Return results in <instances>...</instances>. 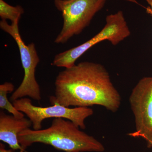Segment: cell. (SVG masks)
<instances>
[{"label": "cell", "instance_id": "6da1fadb", "mask_svg": "<svg viewBox=\"0 0 152 152\" xmlns=\"http://www.w3.org/2000/svg\"><path fill=\"white\" fill-rule=\"evenodd\" d=\"M52 105L66 107L101 106L115 113L120 108L121 98L102 65L85 61L60 72L56 78Z\"/></svg>", "mask_w": 152, "mask_h": 152}, {"label": "cell", "instance_id": "7a4b0ae2", "mask_svg": "<svg viewBox=\"0 0 152 152\" xmlns=\"http://www.w3.org/2000/svg\"><path fill=\"white\" fill-rule=\"evenodd\" d=\"M79 129L69 120L55 118L49 127L38 130H25L19 134L18 140L25 151L35 143L50 145L66 152L104 151V147L101 142Z\"/></svg>", "mask_w": 152, "mask_h": 152}, {"label": "cell", "instance_id": "3957f363", "mask_svg": "<svg viewBox=\"0 0 152 152\" xmlns=\"http://www.w3.org/2000/svg\"><path fill=\"white\" fill-rule=\"evenodd\" d=\"M19 21L8 23L6 20L0 22V28L10 35L15 41L20 52L22 66L24 71V76L18 88L10 97L12 102L28 96L35 100H40L41 90L39 85L36 80V68L40 61L39 57L36 50L35 45L31 43L26 45L22 39L19 29Z\"/></svg>", "mask_w": 152, "mask_h": 152}, {"label": "cell", "instance_id": "277c9868", "mask_svg": "<svg viewBox=\"0 0 152 152\" xmlns=\"http://www.w3.org/2000/svg\"><path fill=\"white\" fill-rule=\"evenodd\" d=\"M131 32L122 11L107 16L106 24L101 31L86 42L56 55L52 65L68 68L75 65L76 61L96 44L108 40L116 45L130 35Z\"/></svg>", "mask_w": 152, "mask_h": 152}, {"label": "cell", "instance_id": "5b68a950", "mask_svg": "<svg viewBox=\"0 0 152 152\" xmlns=\"http://www.w3.org/2000/svg\"><path fill=\"white\" fill-rule=\"evenodd\" d=\"M106 0H54L55 6L62 12V28L55 39L64 44L79 34L90 24L95 15L103 7Z\"/></svg>", "mask_w": 152, "mask_h": 152}, {"label": "cell", "instance_id": "8992f818", "mask_svg": "<svg viewBox=\"0 0 152 152\" xmlns=\"http://www.w3.org/2000/svg\"><path fill=\"white\" fill-rule=\"evenodd\" d=\"M20 111L26 114L32 124L33 129L38 130L42 128L44 120L50 118H63L71 121L82 129L86 128L85 120L94 114L93 109L89 107L69 108L55 104L48 107H37L32 104L31 100L23 98L12 102Z\"/></svg>", "mask_w": 152, "mask_h": 152}, {"label": "cell", "instance_id": "52a82bcc", "mask_svg": "<svg viewBox=\"0 0 152 152\" xmlns=\"http://www.w3.org/2000/svg\"><path fill=\"white\" fill-rule=\"evenodd\" d=\"M136 129L129 135L145 140L152 147V77H144L133 89L129 98Z\"/></svg>", "mask_w": 152, "mask_h": 152}, {"label": "cell", "instance_id": "ba28073f", "mask_svg": "<svg viewBox=\"0 0 152 152\" xmlns=\"http://www.w3.org/2000/svg\"><path fill=\"white\" fill-rule=\"evenodd\" d=\"M32 124L29 119L23 117L18 118L12 115H8L3 111L0 112V140L6 143L12 149H22L18 140L20 133L30 129Z\"/></svg>", "mask_w": 152, "mask_h": 152}, {"label": "cell", "instance_id": "9c48e42d", "mask_svg": "<svg viewBox=\"0 0 152 152\" xmlns=\"http://www.w3.org/2000/svg\"><path fill=\"white\" fill-rule=\"evenodd\" d=\"M14 85L10 82H5L0 85V108L4 109L18 118L24 117V114L18 110L13 104L9 101L7 95L13 91Z\"/></svg>", "mask_w": 152, "mask_h": 152}, {"label": "cell", "instance_id": "30bf717a", "mask_svg": "<svg viewBox=\"0 0 152 152\" xmlns=\"http://www.w3.org/2000/svg\"><path fill=\"white\" fill-rule=\"evenodd\" d=\"M24 12L21 6L14 7L10 5L4 0H0V17L2 20H10L11 23L19 22Z\"/></svg>", "mask_w": 152, "mask_h": 152}, {"label": "cell", "instance_id": "8fae6325", "mask_svg": "<svg viewBox=\"0 0 152 152\" xmlns=\"http://www.w3.org/2000/svg\"><path fill=\"white\" fill-rule=\"evenodd\" d=\"M15 150L12 149L7 150L6 149L5 146L4 144L1 143H0V152H15ZM23 151H20L19 152H24Z\"/></svg>", "mask_w": 152, "mask_h": 152}, {"label": "cell", "instance_id": "7c38bea8", "mask_svg": "<svg viewBox=\"0 0 152 152\" xmlns=\"http://www.w3.org/2000/svg\"><path fill=\"white\" fill-rule=\"evenodd\" d=\"M146 1L150 7L146 8L147 12L151 15L152 16V0H145Z\"/></svg>", "mask_w": 152, "mask_h": 152}, {"label": "cell", "instance_id": "4fadbf2b", "mask_svg": "<svg viewBox=\"0 0 152 152\" xmlns=\"http://www.w3.org/2000/svg\"><path fill=\"white\" fill-rule=\"evenodd\" d=\"M124 1H128L131 2L135 3L136 4H138V3L136 0H124Z\"/></svg>", "mask_w": 152, "mask_h": 152}]
</instances>
